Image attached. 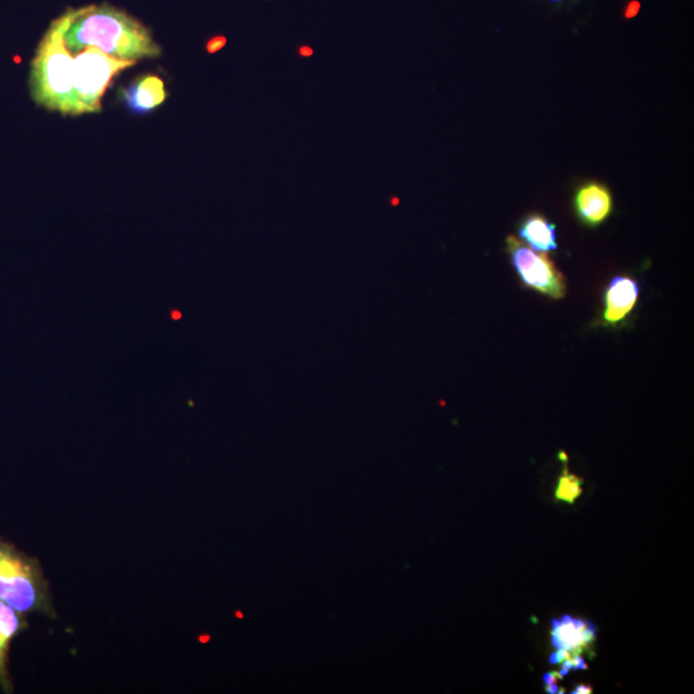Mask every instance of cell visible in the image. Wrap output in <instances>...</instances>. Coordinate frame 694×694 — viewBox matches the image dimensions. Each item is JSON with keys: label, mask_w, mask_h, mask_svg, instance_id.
Masks as SVG:
<instances>
[{"label": "cell", "mask_w": 694, "mask_h": 694, "mask_svg": "<svg viewBox=\"0 0 694 694\" xmlns=\"http://www.w3.org/2000/svg\"><path fill=\"white\" fill-rule=\"evenodd\" d=\"M53 24L72 56L89 47L117 60L133 62L159 58L162 54L147 26L110 4L71 8Z\"/></svg>", "instance_id": "1"}, {"label": "cell", "mask_w": 694, "mask_h": 694, "mask_svg": "<svg viewBox=\"0 0 694 694\" xmlns=\"http://www.w3.org/2000/svg\"><path fill=\"white\" fill-rule=\"evenodd\" d=\"M74 56L52 24L31 62L30 92L36 105L63 116H79L74 87Z\"/></svg>", "instance_id": "2"}, {"label": "cell", "mask_w": 694, "mask_h": 694, "mask_svg": "<svg viewBox=\"0 0 694 694\" xmlns=\"http://www.w3.org/2000/svg\"><path fill=\"white\" fill-rule=\"evenodd\" d=\"M0 601L22 615L43 614L56 619L53 598L42 565L0 538Z\"/></svg>", "instance_id": "3"}, {"label": "cell", "mask_w": 694, "mask_h": 694, "mask_svg": "<svg viewBox=\"0 0 694 694\" xmlns=\"http://www.w3.org/2000/svg\"><path fill=\"white\" fill-rule=\"evenodd\" d=\"M137 62L117 60L89 47L74 56V87L80 115L102 111V99L112 80Z\"/></svg>", "instance_id": "4"}, {"label": "cell", "mask_w": 694, "mask_h": 694, "mask_svg": "<svg viewBox=\"0 0 694 694\" xmlns=\"http://www.w3.org/2000/svg\"><path fill=\"white\" fill-rule=\"evenodd\" d=\"M507 249L513 268L526 287L553 300L566 296V279L548 255L536 254L513 236L507 238Z\"/></svg>", "instance_id": "5"}, {"label": "cell", "mask_w": 694, "mask_h": 694, "mask_svg": "<svg viewBox=\"0 0 694 694\" xmlns=\"http://www.w3.org/2000/svg\"><path fill=\"white\" fill-rule=\"evenodd\" d=\"M597 641V626L588 620L578 619L569 615L560 620H552L551 643L554 653L551 655L553 666L561 665L563 661L588 655Z\"/></svg>", "instance_id": "6"}, {"label": "cell", "mask_w": 694, "mask_h": 694, "mask_svg": "<svg viewBox=\"0 0 694 694\" xmlns=\"http://www.w3.org/2000/svg\"><path fill=\"white\" fill-rule=\"evenodd\" d=\"M639 300V285L634 278L619 276L607 286L602 321L607 327L623 324L634 312Z\"/></svg>", "instance_id": "7"}, {"label": "cell", "mask_w": 694, "mask_h": 694, "mask_svg": "<svg viewBox=\"0 0 694 694\" xmlns=\"http://www.w3.org/2000/svg\"><path fill=\"white\" fill-rule=\"evenodd\" d=\"M574 206L581 223L598 227L606 222L614 210L610 189L601 183L589 182L576 192Z\"/></svg>", "instance_id": "8"}, {"label": "cell", "mask_w": 694, "mask_h": 694, "mask_svg": "<svg viewBox=\"0 0 694 694\" xmlns=\"http://www.w3.org/2000/svg\"><path fill=\"white\" fill-rule=\"evenodd\" d=\"M121 98L126 108L139 116L150 114L155 108L160 107L168 98V93L160 76L143 75L121 90Z\"/></svg>", "instance_id": "9"}, {"label": "cell", "mask_w": 694, "mask_h": 694, "mask_svg": "<svg viewBox=\"0 0 694 694\" xmlns=\"http://www.w3.org/2000/svg\"><path fill=\"white\" fill-rule=\"evenodd\" d=\"M29 628L25 615L0 601V687L4 693H12L13 686L8 671V653L13 639Z\"/></svg>", "instance_id": "10"}, {"label": "cell", "mask_w": 694, "mask_h": 694, "mask_svg": "<svg viewBox=\"0 0 694 694\" xmlns=\"http://www.w3.org/2000/svg\"><path fill=\"white\" fill-rule=\"evenodd\" d=\"M520 237L535 251L557 250L556 225L542 215L527 216L520 225Z\"/></svg>", "instance_id": "11"}, {"label": "cell", "mask_w": 694, "mask_h": 694, "mask_svg": "<svg viewBox=\"0 0 694 694\" xmlns=\"http://www.w3.org/2000/svg\"><path fill=\"white\" fill-rule=\"evenodd\" d=\"M584 480L581 477L572 475V473L567 470V464L563 468L560 480H558V485L556 489V502L574 504L576 499H578L583 493Z\"/></svg>", "instance_id": "12"}, {"label": "cell", "mask_w": 694, "mask_h": 694, "mask_svg": "<svg viewBox=\"0 0 694 694\" xmlns=\"http://www.w3.org/2000/svg\"><path fill=\"white\" fill-rule=\"evenodd\" d=\"M227 45V38L223 35H216L213 36V38L207 40L206 43V52L209 54H215L218 53L219 51H222V49Z\"/></svg>", "instance_id": "13"}, {"label": "cell", "mask_w": 694, "mask_h": 694, "mask_svg": "<svg viewBox=\"0 0 694 694\" xmlns=\"http://www.w3.org/2000/svg\"><path fill=\"white\" fill-rule=\"evenodd\" d=\"M561 675L558 671H552L544 675L545 688L557 686L558 680H561Z\"/></svg>", "instance_id": "14"}, {"label": "cell", "mask_w": 694, "mask_h": 694, "mask_svg": "<svg viewBox=\"0 0 694 694\" xmlns=\"http://www.w3.org/2000/svg\"><path fill=\"white\" fill-rule=\"evenodd\" d=\"M297 53H299L300 57L310 58L314 56V49L310 45H301Z\"/></svg>", "instance_id": "15"}, {"label": "cell", "mask_w": 694, "mask_h": 694, "mask_svg": "<svg viewBox=\"0 0 694 694\" xmlns=\"http://www.w3.org/2000/svg\"><path fill=\"white\" fill-rule=\"evenodd\" d=\"M574 694H590L593 693V687L587 686V684H580V686L575 688Z\"/></svg>", "instance_id": "16"}, {"label": "cell", "mask_w": 694, "mask_h": 694, "mask_svg": "<svg viewBox=\"0 0 694 694\" xmlns=\"http://www.w3.org/2000/svg\"><path fill=\"white\" fill-rule=\"evenodd\" d=\"M639 11V3L629 4L628 9H626V17H633L637 15Z\"/></svg>", "instance_id": "17"}, {"label": "cell", "mask_w": 694, "mask_h": 694, "mask_svg": "<svg viewBox=\"0 0 694 694\" xmlns=\"http://www.w3.org/2000/svg\"><path fill=\"white\" fill-rule=\"evenodd\" d=\"M552 2H560V0H552Z\"/></svg>", "instance_id": "18"}]
</instances>
